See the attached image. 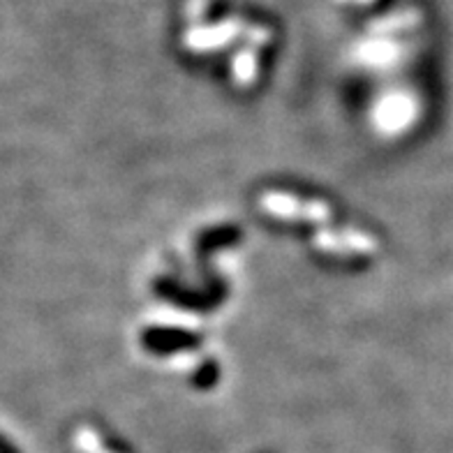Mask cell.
<instances>
[{
	"label": "cell",
	"instance_id": "cell-1",
	"mask_svg": "<svg viewBox=\"0 0 453 453\" xmlns=\"http://www.w3.org/2000/svg\"><path fill=\"white\" fill-rule=\"evenodd\" d=\"M79 444L86 449V453H104V449L97 447V441H93V437H90V435L79 437Z\"/></svg>",
	"mask_w": 453,
	"mask_h": 453
},
{
	"label": "cell",
	"instance_id": "cell-2",
	"mask_svg": "<svg viewBox=\"0 0 453 453\" xmlns=\"http://www.w3.org/2000/svg\"><path fill=\"white\" fill-rule=\"evenodd\" d=\"M338 3H354V5H370L375 0H338Z\"/></svg>",
	"mask_w": 453,
	"mask_h": 453
}]
</instances>
